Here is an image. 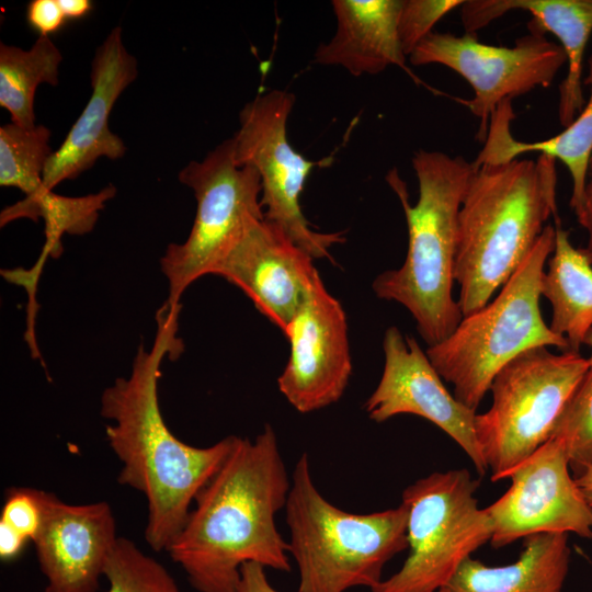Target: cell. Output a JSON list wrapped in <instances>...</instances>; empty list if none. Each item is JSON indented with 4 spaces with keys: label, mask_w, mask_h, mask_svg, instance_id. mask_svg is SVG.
<instances>
[{
    "label": "cell",
    "mask_w": 592,
    "mask_h": 592,
    "mask_svg": "<svg viewBox=\"0 0 592 592\" xmlns=\"http://www.w3.org/2000/svg\"><path fill=\"white\" fill-rule=\"evenodd\" d=\"M178 316L179 310L161 307L150 349L139 346L129 376L116 378L101 395L100 413L112 422L106 440L122 463L117 482L147 500L144 537L155 551H166L179 534L197 493L223 466L237 437L196 447L179 440L164 422L158 379L163 357L182 349Z\"/></svg>",
    "instance_id": "cell-1"
},
{
    "label": "cell",
    "mask_w": 592,
    "mask_h": 592,
    "mask_svg": "<svg viewBox=\"0 0 592 592\" xmlns=\"http://www.w3.org/2000/svg\"><path fill=\"white\" fill-rule=\"evenodd\" d=\"M291 483L270 424L253 441L236 437L166 550L196 591L237 592L246 562L291 571L288 542L275 523Z\"/></svg>",
    "instance_id": "cell-2"
},
{
    "label": "cell",
    "mask_w": 592,
    "mask_h": 592,
    "mask_svg": "<svg viewBox=\"0 0 592 592\" xmlns=\"http://www.w3.org/2000/svg\"><path fill=\"white\" fill-rule=\"evenodd\" d=\"M556 159H514L474 172L458 214L454 281L463 317L486 306L533 249L553 216Z\"/></svg>",
    "instance_id": "cell-3"
},
{
    "label": "cell",
    "mask_w": 592,
    "mask_h": 592,
    "mask_svg": "<svg viewBox=\"0 0 592 592\" xmlns=\"http://www.w3.org/2000/svg\"><path fill=\"white\" fill-rule=\"evenodd\" d=\"M412 167L419 184L414 205H410L397 170L386 177L405 210L406 260L399 269L379 274L372 287L377 297L405 306L424 342L432 346L445 340L463 319L452 291L458 214L477 168L462 156L428 150L414 153Z\"/></svg>",
    "instance_id": "cell-4"
},
{
    "label": "cell",
    "mask_w": 592,
    "mask_h": 592,
    "mask_svg": "<svg viewBox=\"0 0 592 592\" xmlns=\"http://www.w3.org/2000/svg\"><path fill=\"white\" fill-rule=\"evenodd\" d=\"M285 513L298 592H344L379 584L385 565L408 548V508L357 514L341 510L317 489L306 453L292 474Z\"/></svg>",
    "instance_id": "cell-5"
},
{
    "label": "cell",
    "mask_w": 592,
    "mask_h": 592,
    "mask_svg": "<svg viewBox=\"0 0 592 592\" xmlns=\"http://www.w3.org/2000/svg\"><path fill=\"white\" fill-rule=\"evenodd\" d=\"M555 240L556 227L546 225L494 299L463 317L445 340L425 351L439 375L453 385L455 398L474 411L496 375L521 353L537 346L569 351L567 340L550 329L539 308L544 265Z\"/></svg>",
    "instance_id": "cell-6"
},
{
    "label": "cell",
    "mask_w": 592,
    "mask_h": 592,
    "mask_svg": "<svg viewBox=\"0 0 592 592\" xmlns=\"http://www.w3.org/2000/svg\"><path fill=\"white\" fill-rule=\"evenodd\" d=\"M591 364L580 353L527 350L493 378L491 407L476 414L475 430L491 480L506 478L546 443Z\"/></svg>",
    "instance_id": "cell-7"
},
{
    "label": "cell",
    "mask_w": 592,
    "mask_h": 592,
    "mask_svg": "<svg viewBox=\"0 0 592 592\" xmlns=\"http://www.w3.org/2000/svg\"><path fill=\"white\" fill-rule=\"evenodd\" d=\"M479 480L467 469L435 471L402 492L408 508L409 555L395 574L372 592H434L463 562L490 542L492 524L475 493Z\"/></svg>",
    "instance_id": "cell-8"
},
{
    "label": "cell",
    "mask_w": 592,
    "mask_h": 592,
    "mask_svg": "<svg viewBox=\"0 0 592 592\" xmlns=\"http://www.w3.org/2000/svg\"><path fill=\"white\" fill-rule=\"evenodd\" d=\"M234 150L230 137L179 172V181L194 193L196 214L185 241L170 243L160 260L169 285L164 304L169 310L180 309L184 291L202 276L215 274L247 228L264 218L260 174L251 166H237Z\"/></svg>",
    "instance_id": "cell-9"
},
{
    "label": "cell",
    "mask_w": 592,
    "mask_h": 592,
    "mask_svg": "<svg viewBox=\"0 0 592 592\" xmlns=\"http://www.w3.org/2000/svg\"><path fill=\"white\" fill-rule=\"evenodd\" d=\"M295 104L288 91L271 90L248 102L232 136L237 166H251L260 174L264 218L314 259L330 258V249L345 241L342 232H318L301 212L299 197L307 177L323 161L306 159L288 141L287 121Z\"/></svg>",
    "instance_id": "cell-10"
},
{
    "label": "cell",
    "mask_w": 592,
    "mask_h": 592,
    "mask_svg": "<svg viewBox=\"0 0 592 592\" xmlns=\"http://www.w3.org/2000/svg\"><path fill=\"white\" fill-rule=\"evenodd\" d=\"M409 60L413 66H446L470 84L474 98L466 104L480 121L476 138L485 141L498 105L537 87H548L567 57L560 45L537 31H530L511 47L480 43L473 33L456 36L432 32Z\"/></svg>",
    "instance_id": "cell-11"
},
{
    "label": "cell",
    "mask_w": 592,
    "mask_h": 592,
    "mask_svg": "<svg viewBox=\"0 0 592 592\" xmlns=\"http://www.w3.org/2000/svg\"><path fill=\"white\" fill-rule=\"evenodd\" d=\"M569 468L563 445L549 439L509 474L511 487L485 508L494 548L539 533L592 538V506Z\"/></svg>",
    "instance_id": "cell-12"
},
{
    "label": "cell",
    "mask_w": 592,
    "mask_h": 592,
    "mask_svg": "<svg viewBox=\"0 0 592 592\" xmlns=\"http://www.w3.org/2000/svg\"><path fill=\"white\" fill-rule=\"evenodd\" d=\"M284 334L291 353L277 378L282 395L301 413L337 402L352 373L348 322L341 303L327 291L320 275Z\"/></svg>",
    "instance_id": "cell-13"
},
{
    "label": "cell",
    "mask_w": 592,
    "mask_h": 592,
    "mask_svg": "<svg viewBox=\"0 0 592 592\" xmlns=\"http://www.w3.org/2000/svg\"><path fill=\"white\" fill-rule=\"evenodd\" d=\"M383 350L382 377L364 405L368 418L380 423L405 413L421 417L451 436L468 455L478 474L485 475L488 466L476 435V411L446 389L413 337H405L397 327H389L384 334Z\"/></svg>",
    "instance_id": "cell-14"
},
{
    "label": "cell",
    "mask_w": 592,
    "mask_h": 592,
    "mask_svg": "<svg viewBox=\"0 0 592 592\" xmlns=\"http://www.w3.org/2000/svg\"><path fill=\"white\" fill-rule=\"evenodd\" d=\"M314 258L276 224L254 220L216 270L285 333L319 275Z\"/></svg>",
    "instance_id": "cell-15"
},
{
    "label": "cell",
    "mask_w": 592,
    "mask_h": 592,
    "mask_svg": "<svg viewBox=\"0 0 592 592\" xmlns=\"http://www.w3.org/2000/svg\"><path fill=\"white\" fill-rule=\"evenodd\" d=\"M117 538L107 502L70 504L46 491L43 524L33 542L44 592H96Z\"/></svg>",
    "instance_id": "cell-16"
},
{
    "label": "cell",
    "mask_w": 592,
    "mask_h": 592,
    "mask_svg": "<svg viewBox=\"0 0 592 592\" xmlns=\"http://www.w3.org/2000/svg\"><path fill=\"white\" fill-rule=\"evenodd\" d=\"M136 58L127 52L122 29L114 27L98 47L90 71L91 95L60 147L47 162L43 191L73 180L100 158L116 160L126 152L122 138L110 129L114 104L137 78Z\"/></svg>",
    "instance_id": "cell-17"
},
{
    "label": "cell",
    "mask_w": 592,
    "mask_h": 592,
    "mask_svg": "<svg viewBox=\"0 0 592 592\" xmlns=\"http://www.w3.org/2000/svg\"><path fill=\"white\" fill-rule=\"evenodd\" d=\"M512 10L532 14L530 31H548L560 42L568 71L559 86L558 118L567 127L585 104L581 78L592 33V0H468L460 5V18L466 33L476 34Z\"/></svg>",
    "instance_id": "cell-18"
},
{
    "label": "cell",
    "mask_w": 592,
    "mask_h": 592,
    "mask_svg": "<svg viewBox=\"0 0 592 592\" xmlns=\"http://www.w3.org/2000/svg\"><path fill=\"white\" fill-rule=\"evenodd\" d=\"M331 4L337 31L317 48L314 62L341 66L356 77L395 65L412 76L398 35L402 0H333Z\"/></svg>",
    "instance_id": "cell-19"
},
{
    "label": "cell",
    "mask_w": 592,
    "mask_h": 592,
    "mask_svg": "<svg viewBox=\"0 0 592 592\" xmlns=\"http://www.w3.org/2000/svg\"><path fill=\"white\" fill-rule=\"evenodd\" d=\"M589 71L584 83L590 87V95L574 121L555 136L538 141H520L511 133V122L515 117L512 100L501 102L492 113L483 147L473 161L476 168L508 163L522 153L537 151L560 160L572 180L570 207L576 212L582 201L588 168L592 157V56L588 61Z\"/></svg>",
    "instance_id": "cell-20"
},
{
    "label": "cell",
    "mask_w": 592,
    "mask_h": 592,
    "mask_svg": "<svg viewBox=\"0 0 592 592\" xmlns=\"http://www.w3.org/2000/svg\"><path fill=\"white\" fill-rule=\"evenodd\" d=\"M570 555L566 533L530 535L513 563L492 567L469 557L446 587L451 592H561Z\"/></svg>",
    "instance_id": "cell-21"
},
{
    "label": "cell",
    "mask_w": 592,
    "mask_h": 592,
    "mask_svg": "<svg viewBox=\"0 0 592 592\" xmlns=\"http://www.w3.org/2000/svg\"><path fill=\"white\" fill-rule=\"evenodd\" d=\"M116 189L107 185L98 193L70 197L54 193L42 192L33 197H24L15 204L5 207L0 215L1 227L19 218H42L45 224L46 241L37 263L31 271H4L3 276L12 283L26 287L31 299L29 320L34 321V294L42 265L47 257H58L61 253V237L64 235H86L90 232L99 218V213L106 202L113 198Z\"/></svg>",
    "instance_id": "cell-22"
},
{
    "label": "cell",
    "mask_w": 592,
    "mask_h": 592,
    "mask_svg": "<svg viewBox=\"0 0 592 592\" xmlns=\"http://www.w3.org/2000/svg\"><path fill=\"white\" fill-rule=\"evenodd\" d=\"M540 294L551 306L550 329L567 340L570 352L579 353L592 329V259L584 249L573 247L569 231L560 225Z\"/></svg>",
    "instance_id": "cell-23"
},
{
    "label": "cell",
    "mask_w": 592,
    "mask_h": 592,
    "mask_svg": "<svg viewBox=\"0 0 592 592\" xmlns=\"http://www.w3.org/2000/svg\"><path fill=\"white\" fill-rule=\"evenodd\" d=\"M62 55L49 36L39 35L30 49L0 44V105L13 124L35 126L34 98L42 83H59Z\"/></svg>",
    "instance_id": "cell-24"
},
{
    "label": "cell",
    "mask_w": 592,
    "mask_h": 592,
    "mask_svg": "<svg viewBox=\"0 0 592 592\" xmlns=\"http://www.w3.org/2000/svg\"><path fill=\"white\" fill-rule=\"evenodd\" d=\"M50 130L44 125L0 127V185L19 189L25 197L43 191V177L54 153Z\"/></svg>",
    "instance_id": "cell-25"
},
{
    "label": "cell",
    "mask_w": 592,
    "mask_h": 592,
    "mask_svg": "<svg viewBox=\"0 0 592 592\" xmlns=\"http://www.w3.org/2000/svg\"><path fill=\"white\" fill-rule=\"evenodd\" d=\"M107 592H181L173 577L134 542L116 539L104 567Z\"/></svg>",
    "instance_id": "cell-26"
},
{
    "label": "cell",
    "mask_w": 592,
    "mask_h": 592,
    "mask_svg": "<svg viewBox=\"0 0 592 592\" xmlns=\"http://www.w3.org/2000/svg\"><path fill=\"white\" fill-rule=\"evenodd\" d=\"M550 439L563 445L576 477L592 466V365L565 406Z\"/></svg>",
    "instance_id": "cell-27"
},
{
    "label": "cell",
    "mask_w": 592,
    "mask_h": 592,
    "mask_svg": "<svg viewBox=\"0 0 592 592\" xmlns=\"http://www.w3.org/2000/svg\"><path fill=\"white\" fill-rule=\"evenodd\" d=\"M45 494L44 490L27 487L8 489L0 514V532L25 543L34 542L43 524Z\"/></svg>",
    "instance_id": "cell-28"
},
{
    "label": "cell",
    "mask_w": 592,
    "mask_h": 592,
    "mask_svg": "<svg viewBox=\"0 0 592 592\" xmlns=\"http://www.w3.org/2000/svg\"><path fill=\"white\" fill-rule=\"evenodd\" d=\"M463 0H402L398 19V35L406 56L426 38L433 26Z\"/></svg>",
    "instance_id": "cell-29"
},
{
    "label": "cell",
    "mask_w": 592,
    "mask_h": 592,
    "mask_svg": "<svg viewBox=\"0 0 592 592\" xmlns=\"http://www.w3.org/2000/svg\"><path fill=\"white\" fill-rule=\"evenodd\" d=\"M26 20L42 36L57 32L67 21L58 0H32L26 8Z\"/></svg>",
    "instance_id": "cell-30"
},
{
    "label": "cell",
    "mask_w": 592,
    "mask_h": 592,
    "mask_svg": "<svg viewBox=\"0 0 592 592\" xmlns=\"http://www.w3.org/2000/svg\"><path fill=\"white\" fill-rule=\"evenodd\" d=\"M237 592H278L269 582L265 568L257 562H246L240 569ZM298 592V591H297Z\"/></svg>",
    "instance_id": "cell-31"
},
{
    "label": "cell",
    "mask_w": 592,
    "mask_h": 592,
    "mask_svg": "<svg viewBox=\"0 0 592 592\" xmlns=\"http://www.w3.org/2000/svg\"><path fill=\"white\" fill-rule=\"evenodd\" d=\"M574 213L578 223L587 232V247L584 250L592 259V157L588 168L582 201Z\"/></svg>",
    "instance_id": "cell-32"
},
{
    "label": "cell",
    "mask_w": 592,
    "mask_h": 592,
    "mask_svg": "<svg viewBox=\"0 0 592 592\" xmlns=\"http://www.w3.org/2000/svg\"><path fill=\"white\" fill-rule=\"evenodd\" d=\"M67 20H76L86 16L92 9L89 0H58Z\"/></svg>",
    "instance_id": "cell-33"
},
{
    "label": "cell",
    "mask_w": 592,
    "mask_h": 592,
    "mask_svg": "<svg viewBox=\"0 0 592 592\" xmlns=\"http://www.w3.org/2000/svg\"><path fill=\"white\" fill-rule=\"evenodd\" d=\"M587 502L592 506V466L574 478Z\"/></svg>",
    "instance_id": "cell-34"
},
{
    "label": "cell",
    "mask_w": 592,
    "mask_h": 592,
    "mask_svg": "<svg viewBox=\"0 0 592 592\" xmlns=\"http://www.w3.org/2000/svg\"><path fill=\"white\" fill-rule=\"evenodd\" d=\"M584 344L589 345L591 348V355L589 358V362L590 364L592 365V329L588 332L585 339H584Z\"/></svg>",
    "instance_id": "cell-35"
},
{
    "label": "cell",
    "mask_w": 592,
    "mask_h": 592,
    "mask_svg": "<svg viewBox=\"0 0 592 592\" xmlns=\"http://www.w3.org/2000/svg\"><path fill=\"white\" fill-rule=\"evenodd\" d=\"M434 592H451L449 589L447 587H443Z\"/></svg>",
    "instance_id": "cell-36"
}]
</instances>
